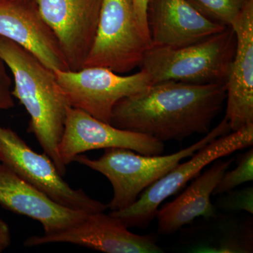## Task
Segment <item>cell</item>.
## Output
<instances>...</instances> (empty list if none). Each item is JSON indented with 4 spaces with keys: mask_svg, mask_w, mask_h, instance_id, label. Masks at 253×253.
I'll use <instances>...</instances> for the list:
<instances>
[{
    "mask_svg": "<svg viewBox=\"0 0 253 253\" xmlns=\"http://www.w3.org/2000/svg\"><path fill=\"white\" fill-rule=\"evenodd\" d=\"M253 189L252 187L230 195L225 201V207L235 211H244L253 214Z\"/></svg>",
    "mask_w": 253,
    "mask_h": 253,
    "instance_id": "obj_20",
    "label": "cell"
},
{
    "mask_svg": "<svg viewBox=\"0 0 253 253\" xmlns=\"http://www.w3.org/2000/svg\"><path fill=\"white\" fill-rule=\"evenodd\" d=\"M151 46L137 22L133 0H101L96 38L83 68L129 73L139 67Z\"/></svg>",
    "mask_w": 253,
    "mask_h": 253,
    "instance_id": "obj_6",
    "label": "cell"
},
{
    "mask_svg": "<svg viewBox=\"0 0 253 253\" xmlns=\"http://www.w3.org/2000/svg\"><path fill=\"white\" fill-rule=\"evenodd\" d=\"M11 235L9 226L0 217V253L4 252L11 246Z\"/></svg>",
    "mask_w": 253,
    "mask_h": 253,
    "instance_id": "obj_22",
    "label": "cell"
},
{
    "mask_svg": "<svg viewBox=\"0 0 253 253\" xmlns=\"http://www.w3.org/2000/svg\"><path fill=\"white\" fill-rule=\"evenodd\" d=\"M220 159L196 176L189 187L174 201L158 210L156 217L160 234L170 235L197 217L215 216L216 210L211 202V196L233 162V159Z\"/></svg>",
    "mask_w": 253,
    "mask_h": 253,
    "instance_id": "obj_16",
    "label": "cell"
},
{
    "mask_svg": "<svg viewBox=\"0 0 253 253\" xmlns=\"http://www.w3.org/2000/svg\"><path fill=\"white\" fill-rule=\"evenodd\" d=\"M137 22L143 34L151 41L147 23V6L149 0H133Z\"/></svg>",
    "mask_w": 253,
    "mask_h": 253,
    "instance_id": "obj_21",
    "label": "cell"
},
{
    "mask_svg": "<svg viewBox=\"0 0 253 253\" xmlns=\"http://www.w3.org/2000/svg\"><path fill=\"white\" fill-rule=\"evenodd\" d=\"M0 58L14 77L11 91L30 116L28 131L34 134L61 176L66 166L59 154L68 110L71 107L52 70L14 42L0 36Z\"/></svg>",
    "mask_w": 253,
    "mask_h": 253,
    "instance_id": "obj_2",
    "label": "cell"
},
{
    "mask_svg": "<svg viewBox=\"0 0 253 253\" xmlns=\"http://www.w3.org/2000/svg\"><path fill=\"white\" fill-rule=\"evenodd\" d=\"M253 179V150L252 148L245 153L235 169L228 172L221 178L216 186L213 194H223L229 193L238 186Z\"/></svg>",
    "mask_w": 253,
    "mask_h": 253,
    "instance_id": "obj_18",
    "label": "cell"
},
{
    "mask_svg": "<svg viewBox=\"0 0 253 253\" xmlns=\"http://www.w3.org/2000/svg\"><path fill=\"white\" fill-rule=\"evenodd\" d=\"M0 36L14 42L55 71H70L56 36L33 0H0Z\"/></svg>",
    "mask_w": 253,
    "mask_h": 253,
    "instance_id": "obj_12",
    "label": "cell"
},
{
    "mask_svg": "<svg viewBox=\"0 0 253 253\" xmlns=\"http://www.w3.org/2000/svg\"><path fill=\"white\" fill-rule=\"evenodd\" d=\"M201 14L230 27L250 0H188Z\"/></svg>",
    "mask_w": 253,
    "mask_h": 253,
    "instance_id": "obj_17",
    "label": "cell"
},
{
    "mask_svg": "<svg viewBox=\"0 0 253 253\" xmlns=\"http://www.w3.org/2000/svg\"><path fill=\"white\" fill-rule=\"evenodd\" d=\"M231 27L204 41L180 47L151 45L139 65L151 83L174 81L191 84H225L235 55Z\"/></svg>",
    "mask_w": 253,
    "mask_h": 253,
    "instance_id": "obj_4",
    "label": "cell"
},
{
    "mask_svg": "<svg viewBox=\"0 0 253 253\" xmlns=\"http://www.w3.org/2000/svg\"><path fill=\"white\" fill-rule=\"evenodd\" d=\"M236 35L235 55L225 83V118L232 131L253 123V0L230 26Z\"/></svg>",
    "mask_w": 253,
    "mask_h": 253,
    "instance_id": "obj_13",
    "label": "cell"
},
{
    "mask_svg": "<svg viewBox=\"0 0 253 253\" xmlns=\"http://www.w3.org/2000/svg\"><path fill=\"white\" fill-rule=\"evenodd\" d=\"M0 206L41 223L44 235L81 222L88 214L64 207L0 163Z\"/></svg>",
    "mask_w": 253,
    "mask_h": 253,
    "instance_id": "obj_15",
    "label": "cell"
},
{
    "mask_svg": "<svg viewBox=\"0 0 253 253\" xmlns=\"http://www.w3.org/2000/svg\"><path fill=\"white\" fill-rule=\"evenodd\" d=\"M54 33L70 71L83 68L99 24L101 0H33Z\"/></svg>",
    "mask_w": 253,
    "mask_h": 253,
    "instance_id": "obj_10",
    "label": "cell"
},
{
    "mask_svg": "<svg viewBox=\"0 0 253 253\" xmlns=\"http://www.w3.org/2000/svg\"><path fill=\"white\" fill-rule=\"evenodd\" d=\"M124 148L146 156L164 151L163 142L151 136L125 130L99 121L81 109L71 107L59 145V154L65 166L78 155L92 150Z\"/></svg>",
    "mask_w": 253,
    "mask_h": 253,
    "instance_id": "obj_9",
    "label": "cell"
},
{
    "mask_svg": "<svg viewBox=\"0 0 253 253\" xmlns=\"http://www.w3.org/2000/svg\"><path fill=\"white\" fill-rule=\"evenodd\" d=\"M0 163L64 207L86 213L104 212L108 205L63 180L52 160L38 154L17 133L0 126Z\"/></svg>",
    "mask_w": 253,
    "mask_h": 253,
    "instance_id": "obj_7",
    "label": "cell"
},
{
    "mask_svg": "<svg viewBox=\"0 0 253 253\" xmlns=\"http://www.w3.org/2000/svg\"><path fill=\"white\" fill-rule=\"evenodd\" d=\"M54 72L71 107L106 123H110L113 107L120 100L146 90L152 84L141 70L130 76H121L104 67Z\"/></svg>",
    "mask_w": 253,
    "mask_h": 253,
    "instance_id": "obj_8",
    "label": "cell"
},
{
    "mask_svg": "<svg viewBox=\"0 0 253 253\" xmlns=\"http://www.w3.org/2000/svg\"><path fill=\"white\" fill-rule=\"evenodd\" d=\"M226 97L225 84L160 82L120 100L109 124L161 142L181 141L195 134H207Z\"/></svg>",
    "mask_w": 253,
    "mask_h": 253,
    "instance_id": "obj_1",
    "label": "cell"
},
{
    "mask_svg": "<svg viewBox=\"0 0 253 253\" xmlns=\"http://www.w3.org/2000/svg\"><path fill=\"white\" fill-rule=\"evenodd\" d=\"M55 243H68L107 253H163L154 236L134 234L118 218L104 212L88 214L81 222L56 234L31 236L23 245L33 247Z\"/></svg>",
    "mask_w": 253,
    "mask_h": 253,
    "instance_id": "obj_11",
    "label": "cell"
},
{
    "mask_svg": "<svg viewBox=\"0 0 253 253\" xmlns=\"http://www.w3.org/2000/svg\"><path fill=\"white\" fill-rule=\"evenodd\" d=\"M230 130L224 118L204 139L174 154L146 156L124 148H109L105 149L98 159L79 154L73 161L101 173L109 179L113 186V196L108 208L112 211H121L134 204L145 189L175 168L181 160L191 157Z\"/></svg>",
    "mask_w": 253,
    "mask_h": 253,
    "instance_id": "obj_3",
    "label": "cell"
},
{
    "mask_svg": "<svg viewBox=\"0 0 253 253\" xmlns=\"http://www.w3.org/2000/svg\"><path fill=\"white\" fill-rule=\"evenodd\" d=\"M147 23L151 45L168 47L190 45L227 28L201 14L188 0H149Z\"/></svg>",
    "mask_w": 253,
    "mask_h": 253,
    "instance_id": "obj_14",
    "label": "cell"
},
{
    "mask_svg": "<svg viewBox=\"0 0 253 253\" xmlns=\"http://www.w3.org/2000/svg\"><path fill=\"white\" fill-rule=\"evenodd\" d=\"M6 64L0 58V111L9 110L14 107V101L11 94V78L7 74Z\"/></svg>",
    "mask_w": 253,
    "mask_h": 253,
    "instance_id": "obj_19",
    "label": "cell"
},
{
    "mask_svg": "<svg viewBox=\"0 0 253 253\" xmlns=\"http://www.w3.org/2000/svg\"><path fill=\"white\" fill-rule=\"evenodd\" d=\"M253 144V123L219 136L195 153L189 161L179 163L145 189L130 206L121 211H111L110 214L118 218L127 228L146 229L156 217L163 201L196 178L206 166L236 151L252 146Z\"/></svg>",
    "mask_w": 253,
    "mask_h": 253,
    "instance_id": "obj_5",
    "label": "cell"
}]
</instances>
